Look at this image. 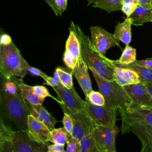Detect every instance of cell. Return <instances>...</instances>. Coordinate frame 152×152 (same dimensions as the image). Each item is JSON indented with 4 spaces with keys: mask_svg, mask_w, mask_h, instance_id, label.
Here are the masks:
<instances>
[{
    "mask_svg": "<svg viewBox=\"0 0 152 152\" xmlns=\"http://www.w3.org/2000/svg\"><path fill=\"white\" fill-rule=\"evenodd\" d=\"M21 78L8 77L0 69V118L14 131L27 130L30 115L27 102L23 98Z\"/></svg>",
    "mask_w": 152,
    "mask_h": 152,
    "instance_id": "obj_1",
    "label": "cell"
},
{
    "mask_svg": "<svg viewBox=\"0 0 152 152\" xmlns=\"http://www.w3.org/2000/svg\"><path fill=\"white\" fill-rule=\"evenodd\" d=\"M70 27L74 30L77 36L80 45L81 56L88 68L93 69L99 75L106 80H113V69L115 66L113 60L99 53L93 46L88 36L83 33L77 24L71 21Z\"/></svg>",
    "mask_w": 152,
    "mask_h": 152,
    "instance_id": "obj_2",
    "label": "cell"
},
{
    "mask_svg": "<svg viewBox=\"0 0 152 152\" xmlns=\"http://www.w3.org/2000/svg\"><path fill=\"white\" fill-rule=\"evenodd\" d=\"M29 64L23 57L11 36L5 33L0 46V69L8 77L23 78L27 74Z\"/></svg>",
    "mask_w": 152,
    "mask_h": 152,
    "instance_id": "obj_3",
    "label": "cell"
},
{
    "mask_svg": "<svg viewBox=\"0 0 152 152\" xmlns=\"http://www.w3.org/2000/svg\"><path fill=\"white\" fill-rule=\"evenodd\" d=\"M90 71L97 84L99 91L105 99V105L117 110L119 113L129 108L131 99L124 86L113 80H107L99 75L93 69Z\"/></svg>",
    "mask_w": 152,
    "mask_h": 152,
    "instance_id": "obj_4",
    "label": "cell"
},
{
    "mask_svg": "<svg viewBox=\"0 0 152 152\" xmlns=\"http://www.w3.org/2000/svg\"><path fill=\"white\" fill-rule=\"evenodd\" d=\"M84 110L96 125L112 127L116 125L118 111L106 105L97 106L91 104L85 99Z\"/></svg>",
    "mask_w": 152,
    "mask_h": 152,
    "instance_id": "obj_5",
    "label": "cell"
},
{
    "mask_svg": "<svg viewBox=\"0 0 152 152\" xmlns=\"http://www.w3.org/2000/svg\"><path fill=\"white\" fill-rule=\"evenodd\" d=\"M120 131L116 125L112 127L96 125L91 132L99 152H116L115 142Z\"/></svg>",
    "mask_w": 152,
    "mask_h": 152,
    "instance_id": "obj_6",
    "label": "cell"
},
{
    "mask_svg": "<svg viewBox=\"0 0 152 152\" xmlns=\"http://www.w3.org/2000/svg\"><path fill=\"white\" fill-rule=\"evenodd\" d=\"M64 112H66L71 117L73 122V129L71 137L80 140L84 137L91 134L96 126L84 110L74 111L65 107L59 103Z\"/></svg>",
    "mask_w": 152,
    "mask_h": 152,
    "instance_id": "obj_7",
    "label": "cell"
},
{
    "mask_svg": "<svg viewBox=\"0 0 152 152\" xmlns=\"http://www.w3.org/2000/svg\"><path fill=\"white\" fill-rule=\"evenodd\" d=\"M131 99L128 110L152 108V96L143 82L124 86Z\"/></svg>",
    "mask_w": 152,
    "mask_h": 152,
    "instance_id": "obj_8",
    "label": "cell"
},
{
    "mask_svg": "<svg viewBox=\"0 0 152 152\" xmlns=\"http://www.w3.org/2000/svg\"><path fill=\"white\" fill-rule=\"evenodd\" d=\"M122 134L129 132V126L134 124H140L152 127V108H139L119 113Z\"/></svg>",
    "mask_w": 152,
    "mask_h": 152,
    "instance_id": "obj_9",
    "label": "cell"
},
{
    "mask_svg": "<svg viewBox=\"0 0 152 152\" xmlns=\"http://www.w3.org/2000/svg\"><path fill=\"white\" fill-rule=\"evenodd\" d=\"M14 152H48V144L32 140L28 131H15L11 140Z\"/></svg>",
    "mask_w": 152,
    "mask_h": 152,
    "instance_id": "obj_10",
    "label": "cell"
},
{
    "mask_svg": "<svg viewBox=\"0 0 152 152\" xmlns=\"http://www.w3.org/2000/svg\"><path fill=\"white\" fill-rule=\"evenodd\" d=\"M91 41L94 48L102 55L107 50L114 46L121 47L118 40L113 34L106 31L100 26H91Z\"/></svg>",
    "mask_w": 152,
    "mask_h": 152,
    "instance_id": "obj_11",
    "label": "cell"
},
{
    "mask_svg": "<svg viewBox=\"0 0 152 152\" xmlns=\"http://www.w3.org/2000/svg\"><path fill=\"white\" fill-rule=\"evenodd\" d=\"M52 88L61 102L59 103L65 107L74 111L84 110L85 100H83L79 96L74 87L69 89L65 88L64 86Z\"/></svg>",
    "mask_w": 152,
    "mask_h": 152,
    "instance_id": "obj_12",
    "label": "cell"
},
{
    "mask_svg": "<svg viewBox=\"0 0 152 152\" xmlns=\"http://www.w3.org/2000/svg\"><path fill=\"white\" fill-rule=\"evenodd\" d=\"M69 34L65 43V50L63 56L65 65L71 70L75 66L80 55V45L74 30L69 27Z\"/></svg>",
    "mask_w": 152,
    "mask_h": 152,
    "instance_id": "obj_13",
    "label": "cell"
},
{
    "mask_svg": "<svg viewBox=\"0 0 152 152\" xmlns=\"http://www.w3.org/2000/svg\"><path fill=\"white\" fill-rule=\"evenodd\" d=\"M27 131L29 137L36 141L46 144L50 142V130L30 114L27 117Z\"/></svg>",
    "mask_w": 152,
    "mask_h": 152,
    "instance_id": "obj_14",
    "label": "cell"
},
{
    "mask_svg": "<svg viewBox=\"0 0 152 152\" xmlns=\"http://www.w3.org/2000/svg\"><path fill=\"white\" fill-rule=\"evenodd\" d=\"M72 75L76 78L81 88L85 97L93 90L91 80L88 73V66L80 55L75 66L71 70Z\"/></svg>",
    "mask_w": 152,
    "mask_h": 152,
    "instance_id": "obj_15",
    "label": "cell"
},
{
    "mask_svg": "<svg viewBox=\"0 0 152 152\" xmlns=\"http://www.w3.org/2000/svg\"><path fill=\"white\" fill-rule=\"evenodd\" d=\"M129 131L135 135L141 143V152H152V127L134 124L130 125Z\"/></svg>",
    "mask_w": 152,
    "mask_h": 152,
    "instance_id": "obj_16",
    "label": "cell"
},
{
    "mask_svg": "<svg viewBox=\"0 0 152 152\" xmlns=\"http://www.w3.org/2000/svg\"><path fill=\"white\" fill-rule=\"evenodd\" d=\"M114 80L122 86L139 83L141 82L138 74L133 69L127 67L115 66Z\"/></svg>",
    "mask_w": 152,
    "mask_h": 152,
    "instance_id": "obj_17",
    "label": "cell"
},
{
    "mask_svg": "<svg viewBox=\"0 0 152 152\" xmlns=\"http://www.w3.org/2000/svg\"><path fill=\"white\" fill-rule=\"evenodd\" d=\"M27 102V105L30 112V114L34 118L45 124L48 128L52 131L55 128V126L58 121L49 113L42 104H31Z\"/></svg>",
    "mask_w": 152,
    "mask_h": 152,
    "instance_id": "obj_18",
    "label": "cell"
},
{
    "mask_svg": "<svg viewBox=\"0 0 152 152\" xmlns=\"http://www.w3.org/2000/svg\"><path fill=\"white\" fill-rule=\"evenodd\" d=\"M128 18L131 20L132 25L135 26H140L145 23L152 22V8L137 5L134 11Z\"/></svg>",
    "mask_w": 152,
    "mask_h": 152,
    "instance_id": "obj_19",
    "label": "cell"
},
{
    "mask_svg": "<svg viewBox=\"0 0 152 152\" xmlns=\"http://www.w3.org/2000/svg\"><path fill=\"white\" fill-rule=\"evenodd\" d=\"M132 22L129 18H126L122 23H118L115 28L114 37L125 45H129L131 41Z\"/></svg>",
    "mask_w": 152,
    "mask_h": 152,
    "instance_id": "obj_20",
    "label": "cell"
},
{
    "mask_svg": "<svg viewBox=\"0 0 152 152\" xmlns=\"http://www.w3.org/2000/svg\"><path fill=\"white\" fill-rule=\"evenodd\" d=\"M88 5L92 4L94 8L103 10L108 13L121 10L122 0H87Z\"/></svg>",
    "mask_w": 152,
    "mask_h": 152,
    "instance_id": "obj_21",
    "label": "cell"
},
{
    "mask_svg": "<svg viewBox=\"0 0 152 152\" xmlns=\"http://www.w3.org/2000/svg\"><path fill=\"white\" fill-rule=\"evenodd\" d=\"M113 63L116 66L127 67L131 68L135 71L139 75L141 81L142 82H152V69L140 65L135 62H132L127 65H122L116 62V60L113 61Z\"/></svg>",
    "mask_w": 152,
    "mask_h": 152,
    "instance_id": "obj_22",
    "label": "cell"
},
{
    "mask_svg": "<svg viewBox=\"0 0 152 152\" xmlns=\"http://www.w3.org/2000/svg\"><path fill=\"white\" fill-rule=\"evenodd\" d=\"M21 94L26 102L31 104H42L45 99L39 97L34 91L33 86H30L24 84L23 82L20 84Z\"/></svg>",
    "mask_w": 152,
    "mask_h": 152,
    "instance_id": "obj_23",
    "label": "cell"
},
{
    "mask_svg": "<svg viewBox=\"0 0 152 152\" xmlns=\"http://www.w3.org/2000/svg\"><path fill=\"white\" fill-rule=\"evenodd\" d=\"M71 135L65 130L64 128H54L50 131V142L65 145L67 143Z\"/></svg>",
    "mask_w": 152,
    "mask_h": 152,
    "instance_id": "obj_24",
    "label": "cell"
},
{
    "mask_svg": "<svg viewBox=\"0 0 152 152\" xmlns=\"http://www.w3.org/2000/svg\"><path fill=\"white\" fill-rule=\"evenodd\" d=\"M14 131L10 126L7 125L0 118V152L2 151L5 144L12 140Z\"/></svg>",
    "mask_w": 152,
    "mask_h": 152,
    "instance_id": "obj_25",
    "label": "cell"
},
{
    "mask_svg": "<svg viewBox=\"0 0 152 152\" xmlns=\"http://www.w3.org/2000/svg\"><path fill=\"white\" fill-rule=\"evenodd\" d=\"M137 51L136 49L132 48L129 45H126L122 50V55L116 62L122 65H127L131 64L136 61Z\"/></svg>",
    "mask_w": 152,
    "mask_h": 152,
    "instance_id": "obj_26",
    "label": "cell"
},
{
    "mask_svg": "<svg viewBox=\"0 0 152 152\" xmlns=\"http://www.w3.org/2000/svg\"><path fill=\"white\" fill-rule=\"evenodd\" d=\"M80 144V152H99L91 134L81 139Z\"/></svg>",
    "mask_w": 152,
    "mask_h": 152,
    "instance_id": "obj_27",
    "label": "cell"
},
{
    "mask_svg": "<svg viewBox=\"0 0 152 152\" xmlns=\"http://www.w3.org/2000/svg\"><path fill=\"white\" fill-rule=\"evenodd\" d=\"M59 75L61 83L66 88L69 89L73 87L72 74L66 72L61 68H57L55 69Z\"/></svg>",
    "mask_w": 152,
    "mask_h": 152,
    "instance_id": "obj_28",
    "label": "cell"
},
{
    "mask_svg": "<svg viewBox=\"0 0 152 152\" xmlns=\"http://www.w3.org/2000/svg\"><path fill=\"white\" fill-rule=\"evenodd\" d=\"M86 99H87L91 104L97 106L105 105V99L100 91L92 90Z\"/></svg>",
    "mask_w": 152,
    "mask_h": 152,
    "instance_id": "obj_29",
    "label": "cell"
},
{
    "mask_svg": "<svg viewBox=\"0 0 152 152\" xmlns=\"http://www.w3.org/2000/svg\"><path fill=\"white\" fill-rule=\"evenodd\" d=\"M33 90L34 91V93L40 97L41 98H43V99H45L47 97H50L53 99H54L56 102H58L59 103L61 102L60 100H56L55 97H53L52 96L50 95V94L49 93L48 88L43 86H39V85H37V86H33Z\"/></svg>",
    "mask_w": 152,
    "mask_h": 152,
    "instance_id": "obj_30",
    "label": "cell"
},
{
    "mask_svg": "<svg viewBox=\"0 0 152 152\" xmlns=\"http://www.w3.org/2000/svg\"><path fill=\"white\" fill-rule=\"evenodd\" d=\"M66 152H80V140L71 137L66 143Z\"/></svg>",
    "mask_w": 152,
    "mask_h": 152,
    "instance_id": "obj_31",
    "label": "cell"
},
{
    "mask_svg": "<svg viewBox=\"0 0 152 152\" xmlns=\"http://www.w3.org/2000/svg\"><path fill=\"white\" fill-rule=\"evenodd\" d=\"M62 123L64 128L71 135L73 129V122L71 117L66 112H64Z\"/></svg>",
    "mask_w": 152,
    "mask_h": 152,
    "instance_id": "obj_32",
    "label": "cell"
},
{
    "mask_svg": "<svg viewBox=\"0 0 152 152\" xmlns=\"http://www.w3.org/2000/svg\"><path fill=\"white\" fill-rule=\"evenodd\" d=\"M57 9V16H61L67 8V0H55Z\"/></svg>",
    "mask_w": 152,
    "mask_h": 152,
    "instance_id": "obj_33",
    "label": "cell"
},
{
    "mask_svg": "<svg viewBox=\"0 0 152 152\" xmlns=\"http://www.w3.org/2000/svg\"><path fill=\"white\" fill-rule=\"evenodd\" d=\"M137 6V5H135V4H122L121 11H122V12H124L126 15V17H128L134 11Z\"/></svg>",
    "mask_w": 152,
    "mask_h": 152,
    "instance_id": "obj_34",
    "label": "cell"
},
{
    "mask_svg": "<svg viewBox=\"0 0 152 152\" xmlns=\"http://www.w3.org/2000/svg\"><path fill=\"white\" fill-rule=\"evenodd\" d=\"M43 80H45V84L48 86H51L52 87H60L63 86L61 82H59V81L56 80L55 78L51 77H49L48 75H47L46 77H45L43 78Z\"/></svg>",
    "mask_w": 152,
    "mask_h": 152,
    "instance_id": "obj_35",
    "label": "cell"
},
{
    "mask_svg": "<svg viewBox=\"0 0 152 152\" xmlns=\"http://www.w3.org/2000/svg\"><path fill=\"white\" fill-rule=\"evenodd\" d=\"M27 72L33 75H35V76H38V77H40L43 78H44L45 77H46L48 75L46 74H45V72H43L42 71L37 69V68H36L34 67H33V66H29L28 68V69H27Z\"/></svg>",
    "mask_w": 152,
    "mask_h": 152,
    "instance_id": "obj_36",
    "label": "cell"
},
{
    "mask_svg": "<svg viewBox=\"0 0 152 152\" xmlns=\"http://www.w3.org/2000/svg\"><path fill=\"white\" fill-rule=\"evenodd\" d=\"M64 145L62 144H55L49 145L48 147V152H64L65 151L64 149Z\"/></svg>",
    "mask_w": 152,
    "mask_h": 152,
    "instance_id": "obj_37",
    "label": "cell"
},
{
    "mask_svg": "<svg viewBox=\"0 0 152 152\" xmlns=\"http://www.w3.org/2000/svg\"><path fill=\"white\" fill-rule=\"evenodd\" d=\"M134 62L140 65L152 69V58L142 60H136Z\"/></svg>",
    "mask_w": 152,
    "mask_h": 152,
    "instance_id": "obj_38",
    "label": "cell"
},
{
    "mask_svg": "<svg viewBox=\"0 0 152 152\" xmlns=\"http://www.w3.org/2000/svg\"><path fill=\"white\" fill-rule=\"evenodd\" d=\"M138 5L146 7L148 8H152V0H137Z\"/></svg>",
    "mask_w": 152,
    "mask_h": 152,
    "instance_id": "obj_39",
    "label": "cell"
},
{
    "mask_svg": "<svg viewBox=\"0 0 152 152\" xmlns=\"http://www.w3.org/2000/svg\"><path fill=\"white\" fill-rule=\"evenodd\" d=\"M45 2L51 7V8L53 10L55 14L57 15V9L55 5V0H45Z\"/></svg>",
    "mask_w": 152,
    "mask_h": 152,
    "instance_id": "obj_40",
    "label": "cell"
},
{
    "mask_svg": "<svg viewBox=\"0 0 152 152\" xmlns=\"http://www.w3.org/2000/svg\"><path fill=\"white\" fill-rule=\"evenodd\" d=\"M142 82V81H141ZM144 83V84L145 85L146 87L147 88L149 93H150L151 96H152V82H150V83H147V82H143Z\"/></svg>",
    "mask_w": 152,
    "mask_h": 152,
    "instance_id": "obj_41",
    "label": "cell"
},
{
    "mask_svg": "<svg viewBox=\"0 0 152 152\" xmlns=\"http://www.w3.org/2000/svg\"><path fill=\"white\" fill-rule=\"evenodd\" d=\"M124 4L138 5V1L137 0H122V4Z\"/></svg>",
    "mask_w": 152,
    "mask_h": 152,
    "instance_id": "obj_42",
    "label": "cell"
},
{
    "mask_svg": "<svg viewBox=\"0 0 152 152\" xmlns=\"http://www.w3.org/2000/svg\"><path fill=\"white\" fill-rule=\"evenodd\" d=\"M4 33H5L4 29L2 28H0V46H1V43L2 37V36L4 35Z\"/></svg>",
    "mask_w": 152,
    "mask_h": 152,
    "instance_id": "obj_43",
    "label": "cell"
}]
</instances>
